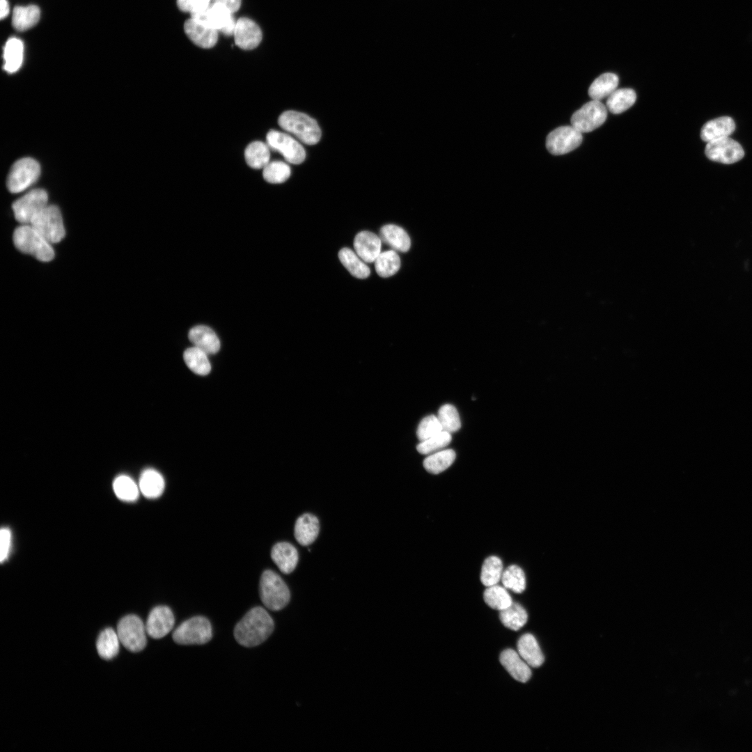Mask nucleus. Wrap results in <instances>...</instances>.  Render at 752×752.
<instances>
[{
    "label": "nucleus",
    "mask_w": 752,
    "mask_h": 752,
    "mask_svg": "<svg viewBox=\"0 0 752 752\" xmlns=\"http://www.w3.org/2000/svg\"><path fill=\"white\" fill-rule=\"evenodd\" d=\"M274 621L267 611L261 606L250 609L237 622L234 636L240 645L254 647L263 643L274 630Z\"/></svg>",
    "instance_id": "f257e3e1"
},
{
    "label": "nucleus",
    "mask_w": 752,
    "mask_h": 752,
    "mask_svg": "<svg viewBox=\"0 0 752 752\" xmlns=\"http://www.w3.org/2000/svg\"><path fill=\"white\" fill-rule=\"evenodd\" d=\"M15 247L21 252L30 254L42 262H49L54 257L52 244L31 224H22L13 235Z\"/></svg>",
    "instance_id": "f03ea898"
},
{
    "label": "nucleus",
    "mask_w": 752,
    "mask_h": 752,
    "mask_svg": "<svg viewBox=\"0 0 752 752\" xmlns=\"http://www.w3.org/2000/svg\"><path fill=\"white\" fill-rule=\"evenodd\" d=\"M279 126L308 145L317 143L321 138V130L316 120L309 116L296 111H284L279 118Z\"/></svg>",
    "instance_id": "7ed1b4c3"
},
{
    "label": "nucleus",
    "mask_w": 752,
    "mask_h": 752,
    "mask_svg": "<svg viewBox=\"0 0 752 752\" xmlns=\"http://www.w3.org/2000/svg\"><path fill=\"white\" fill-rule=\"evenodd\" d=\"M260 597L263 604L269 610L279 611L289 602L290 590L275 572L267 570L261 575L260 580Z\"/></svg>",
    "instance_id": "20e7f679"
},
{
    "label": "nucleus",
    "mask_w": 752,
    "mask_h": 752,
    "mask_svg": "<svg viewBox=\"0 0 752 752\" xmlns=\"http://www.w3.org/2000/svg\"><path fill=\"white\" fill-rule=\"evenodd\" d=\"M212 637L209 620L203 616L192 617L182 622L173 632L172 638L180 645H202Z\"/></svg>",
    "instance_id": "39448f33"
},
{
    "label": "nucleus",
    "mask_w": 752,
    "mask_h": 752,
    "mask_svg": "<svg viewBox=\"0 0 752 752\" xmlns=\"http://www.w3.org/2000/svg\"><path fill=\"white\" fill-rule=\"evenodd\" d=\"M51 244L61 242L65 235L59 208L47 205L29 224Z\"/></svg>",
    "instance_id": "423d86ee"
},
{
    "label": "nucleus",
    "mask_w": 752,
    "mask_h": 752,
    "mask_svg": "<svg viewBox=\"0 0 752 752\" xmlns=\"http://www.w3.org/2000/svg\"><path fill=\"white\" fill-rule=\"evenodd\" d=\"M146 625L137 616L130 614L119 621L117 634L120 643L128 650L137 652L143 650L147 643Z\"/></svg>",
    "instance_id": "0eeeda50"
},
{
    "label": "nucleus",
    "mask_w": 752,
    "mask_h": 752,
    "mask_svg": "<svg viewBox=\"0 0 752 752\" xmlns=\"http://www.w3.org/2000/svg\"><path fill=\"white\" fill-rule=\"evenodd\" d=\"M40 166L33 158L24 157L16 161L9 171L7 178V187L12 193L21 192L39 178Z\"/></svg>",
    "instance_id": "6e6552de"
},
{
    "label": "nucleus",
    "mask_w": 752,
    "mask_h": 752,
    "mask_svg": "<svg viewBox=\"0 0 752 752\" xmlns=\"http://www.w3.org/2000/svg\"><path fill=\"white\" fill-rule=\"evenodd\" d=\"M607 117L606 107L598 100L583 104L572 116L571 125L581 134L593 131L601 126Z\"/></svg>",
    "instance_id": "1a4fd4ad"
},
{
    "label": "nucleus",
    "mask_w": 752,
    "mask_h": 752,
    "mask_svg": "<svg viewBox=\"0 0 752 752\" xmlns=\"http://www.w3.org/2000/svg\"><path fill=\"white\" fill-rule=\"evenodd\" d=\"M48 196L42 189L31 190L15 201L13 205L15 217L22 224H29L47 205Z\"/></svg>",
    "instance_id": "9d476101"
},
{
    "label": "nucleus",
    "mask_w": 752,
    "mask_h": 752,
    "mask_svg": "<svg viewBox=\"0 0 752 752\" xmlns=\"http://www.w3.org/2000/svg\"><path fill=\"white\" fill-rule=\"evenodd\" d=\"M266 141L270 148L279 152L289 163L299 164L305 159L304 147L290 134L272 130L267 134Z\"/></svg>",
    "instance_id": "9b49d317"
},
{
    "label": "nucleus",
    "mask_w": 752,
    "mask_h": 752,
    "mask_svg": "<svg viewBox=\"0 0 752 752\" xmlns=\"http://www.w3.org/2000/svg\"><path fill=\"white\" fill-rule=\"evenodd\" d=\"M582 139V134L572 125L561 126L548 134L546 146L552 155H564L579 147Z\"/></svg>",
    "instance_id": "f8f14e48"
},
{
    "label": "nucleus",
    "mask_w": 752,
    "mask_h": 752,
    "mask_svg": "<svg viewBox=\"0 0 752 752\" xmlns=\"http://www.w3.org/2000/svg\"><path fill=\"white\" fill-rule=\"evenodd\" d=\"M705 153L712 161L727 164L739 161L744 155L742 146L729 136L708 142Z\"/></svg>",
    "instance_id": "ddd939ff"
},
{
    "label": "nucleus",
    "mask_w": 752,
    "mask_h": 752,
    "mask_svg": "<svg viewBox=\"0 0 752 752\" xmlns=\"http://www.w3.org/2000/svg\"><path fill=\"white\" fill-rule=\"evenodd\" d=\"M191 18L208 27L221 31L235 20L233 13L224 4L212 2L201 11L191 13Z\"/></svg>",
    "instance_id": "4468645a"
},
{
    "label": "nucleus",
    "mask_w": 752,
    "mask_h": 752,
    "mask_svg": "<svg viewBox=\"0 0 752 752\" xmlns=\"http://www.w3.org/2000/svg\"><path fill=\"white\" fill-rule=\"evenodd\" d=\"M175 618L171 609L166 606H157L150 612L146 629L148 636L159 639L167 635L173 629Z\"/></svg>",
    "instance_id": "2eb2a0df"
},
{
    "label": "nucleus",
    "mask_w": 752,
    "mask_h": 752,
    "mask_svg": "<svg viewBox=\"0 0 752 752\" xmlns=\"http://www.w3.org/2000/svg\"><path fill=\"white\" fill-rule=\"evenodd\" d=\"M235 44L242 49L251 50L258 46L263 34L259 26L247 17H240L234 33Z\"/></svg>",
    "instance_id": "dca6fc26"
},
{
    "label": "nucleus",
    "mask_w": 752,
    "mask_h": 752,
    "mask_svg": "<svg viewBox=\"0 0 752 752\" xmlns=\"http://www.w3.org/2000/svg\"><path fill=\"white\" fill-rule=\"evenodd\" d=\"M382 240L376 234L361 231L354 237L356 253L365 262L373 263L381 253Z\"/></svg>",
    "instance_id": "f3484780"
},
{
    "label": "nucleus",
    "mask_w": 752,
    "mask_h": 752,
    "mask_svg": "<svg viewBox=\"0 0 752 752\" xmlns=\"http://www.w3.org/2000/svg\"><path fill=\"white\" fill-rule=\"evenodd\" d=\"M184 30L189 39L202 48H211L218 40L217 30L205 26L193 18L184 24Z\"/></svg>",
    "instance_id": "a211bd4d"
},
{
    "label": "nucleus",
    "mask_w": 752,
    "mask_h": 752,
    "mask_svg": "<svg viewBox=\"0 0 752 752\" xmlns=\"http://www.w3.org/2000/svg\"><path fill=\"white\" fill-rule=\"evenodd\" d=\"M499 659L501 665L515 680L526 682L530 679V666L516 651L506 649L501 653Z\"/></svg>",
    "instance_id": "6ab92c4d"
},
{
    "label": "nucleus",
    "mask_w": 752,
    "mask_h": 752,
    "mask_svg": "<svg viewBox=\"0 0 752 752\" xmlns=\"http://www.w3.org/2000/svg\"><path fill=\"white\" fill-rule=\"evenodd\" d=\"M189 338L195 347L207 354L217 353L220 349V341L215 332L205 325H197L189 332Z\"/></svg>",
    "instance_id": "aec40b11"
},
{
    "label": "nucleus",
    "mask_w": 752,
    "mask_h": 752,
    "mask_svg": "<svg viewBox=\"0 0 752 752\" xmlns=\"http://www.w3.org/2000/svg\"><path fill=\"white\" fill-rule=\"evenodd\" d=\"M271 557L279 570L285 574L292 572L298 563V553L295 547L285 542L274 545Z\"/></svg>",
    "instance_id": "412c9836"
},
{
    "label": "nucleus",
    "mask_w": 752,
    "mask_h": 752,
    "mask_svg": "<svg viewBox=\"0 0 752 752\" xmlns=\"http://www.w3.org/2000/svg\"><path fill=\"white\" fill-rule=\"evenodd\" d=\"M735 130V123L729 116H721L707 122L700 132L701 139L710 142L729 136Z\"/></svg>",
    "instance_id": "4be33fe9"
},
{
    "label": "nucleus",
    "mask_w": 752,
    "mask_h": 752,
    "mask_svg": "<svg viewBox=\"0 0 752 752\" xmlns=\"http://www.w3.org/2000/svg\"><path fill=\"white\" fill-rule=\"evenodd\" d=\"M319 521L311 514H304L296 521L295 538L303 546L313 543L319 533Z\"/></svg>",
    "instance_id": "5701e85b"
},
{
    "label": "nucleus",
    "mask_w": 752,
    "mask_h": 752,
    "mask_svg": "<svg viewBox=\"0 0 752 752\" xmlns=\"http://www.w3.org/2000/svg\"><path fill=\"white\" fill-rule=\"evenodd\" d=\"M517 651L530 667L538 668L544 662L545 657L538 643L531 634H525L519 638Z\"/></svg>",
    "instance_id": "b1692460"
},
{
    "label": "nucleus",
    "mask_w": 752,
    "mask_h": 752,
    "mask_svg": "<svg viewBox=\"0 0 752 752\" xmlns=\"http://www.w3.org/2000/svg\"><path fill=\"white\" fill-rule=\"evenodd\" d=\"M381 240L390 246L394 251H407L411 246L410 238L407 232L400 226L387 224L379 230Z\"/></svg>",
    "instance_id": "393cba45"
},
{
    "label": "nucleus",
    "mask_w": 752,
    "mask_h": 752,
    "mask_svg": "<svg viewBox=\"0 0 752 752\" xmlns=\"http://www.w3.org/2000/svg\"><path fill=\"white\" fill-rule=\"evenodd\" d=\"M163 476L153 469H147L140 476L139 487L144 496L156 499L162 495L164 489Z\"/></svg>",
    "instance_id": "a878e982"
},
{
    "label": "nucleus",
    "mask_w": 752,
    "mask_h": 752,
    "mask_svg": "<svg viewBox=\"0 0 752 752\" xmlns=\"http://www.w3.org/2000/svg\"><path fill=\"white\" fill-rule=\"evenodd\" d=\"M3 69L13 73L21 67L24 57L23 42L15 37L9 38L3 47Z\"/></svg>",
    "instance_id": "bb28decb"
},
{
    "label": "nucleus",
    "mask_w": 752,
    "mask_h": 752,
    "mask_svg": "<svg viewBox=\"0 0 752 752\" xmlns=\"http://www.w3.org/2000/svg\"><path fill=\"white\" fill-rule=\"evenodd\" d=\"M40 16V8L36 5L16 6L13 11V26L19 31H26L37 24Z\"/></svg>",
    "instance_id": "cd10ccee"
},
{
    "label": "nucleus",
    "mask_w": 752,
    "mask_h": 752,
    "mask_svg": "<svg viewBox=\"0 0 752 752\" xmlns=\"http://www.w3.org/2000/svg\"><path fill=\"white\" fill-rule=\"evenodd\" d=\"M618 77L611 72H606L596 78L588 89V95L592 100L600 101L608 97L618 85Z\"/></svg>",
    "instance_id": "c85d7f7f"
},
{
    "label": "nucleus",
    "mask_w": 752,
    "mask_h": 752,
    "mask_svg": "<svg viewBox=\"0 0 752 752\" xmlns=\"http://www.w3.org/2000/svg\"><path fill=\"white\" fill-rule=\"evenodd\" d=\"M269 148L267 143L260 141L249 143L244 151L246 164L253 169H263L269 162Z\"/></svg>",
    "instance_id": "c756f323"
},
{
    "label": "nucleus",
    "mask_w": 752,
    "mask_h": 752,
    "mask_svg": "<svg viewBox=\"0 0 752 752\" xmlns=\"http://www.w3.org/2000/svg\"><path fill=\"white\" fill-rule=\"evenodd\" d=\"M636 99V95L633 89H616L607 97L606 107L610 112L618 114L630 108Z\"/></svg>",
    "instance_id": "7c9ffc66"
},
{
    "label": "nucleus",
    "mask_w": 752,
    "mask_h": 752,
    "mask_svg": "<svg viewBox=\"0 0 752 752\" xmlns=\"http://www.w3.org/2000/svg\"><path fill=\"white\" fill-rule=\"evenodd\" d=\"M338 258L341 263L354 276L359 279H366L370 273V270L365 262L352 249L343 248L338 253Z\"/></svg>",
    "instance_id": "2f4dec72"
},
{
    "label": "nucleus",
    "mask_w": 752,
    "mask_h": 752,
    "mask_svg": "<svg viewBox=\"0 0 752 752\" xmlns=\"http://www.w3.org/2000/svg\"><path fill=\"white\" fill-rule=\"evenodd\" d=\"M120 639L117 632L112 628L104 629L99 635L96 648L100 657L109 660L115 657L119 651Z\"/></svg>",
    "instance_id": "473e14b6"
},
{
    "label": "nucleus",
    "mask_w": 752,
    "mask_h": 752,
    "mask_svg": "<svg viewBox=\"0 0 752 752\" xmlns=\"http://www.w3.org/2000/svg\"><path fill=\"white\" fill-rule=\"evenodd\" d=\"M455 456L456 454L452 449H443L430 454L423 460L424 468L431 473H440L453 464Z\"/></svg>",
    "instance_id": "72a5a7b5"
},
{
    "label": "nucleus",
    "mask_w": 752,
    "mask_h": 752,
    "mask_svg": "<svg viewBox=\"0 0 752 752\" xmlns=\"http://www.w3.org/2000/svg\"><path fill=\"white\" fill-rule=\"evenodd\" d=\"M183 358L188 368L196 374L206 375L211 370L207 354L195 346L187 349Z\"/></svg>",
    "instance_id": "f704fd0d"
},
{
    "label": "nucleus",
    "mask_w": 752,
    "mask_h": 752,
    "mask_svg": "<svg viewBox=\"0 0 752 752\" xmlns=\"http://www.w3.org/2000/svg\"><path fill=\"white\" fill-rule=\"evenodd\" d=\"M499 618L505 627L517 631L526 624L528 615L520 604L512 602L510 606L500 611Z\"/></svg>",
    "instance_id": "c9c22d12"
},
{
    "label": "nucleus",
    "mask_w": 752,
    "mask_h": 752,
    "mask_svg": "<svg viewBox=\"0 0 752 752\" xmlns=\"http://www.w3.org/2000/svg\"><path fill=\"white\" fill-rule=\"evenodd\" d=\"M374 263L376 272L383 278L394 275L400 267V257L394 250L380 253Z\"/></svg>",
    "instance_id": "e433bc0d"
},
{
    "label": "nucleus",
    "mask_w": 752,
    "mask_h": 752,
    "mask_svg": "<svg viewBox=\"0 0 752 752\" xmlns=\"http://www.w3.org/2000/svg\"><path fill=\"white\" fill-rule=\"evenodd\" d=\"M483 599L489 607L499 611L503 610L512 604L506 588L497 584L487 587L483 593Z\"/></svg>",
    "instance_id": "4c0bfd02"
},
{
    "label": "nucleus",
    "mask_w": 752,
    "mask_h": 752,
    "mask_svg": "<svg viewBox=\"0 0 752 752\" xmlns=\"http://www.w3.org/2000/svg\"><path fill=\"white\" fill-rule=\"evenodd\" d=\"M503 572L501 560L495 556H489L483 563L480 581L486 587L496 585L501 579Z\"/></svg>",
    "instance_id": "58836bf2"
},
{
    "label": "nucleus",
    "mask_w": 752,
    "mask_h": 752,
    "mask_svg": "<svg viewBox=\"0 0 752 752\" xmlns=\"http://www.w3.org/2000/svg\"><path fill=\"white\" fill-rule=\"evenodd\" d=\"M113 489L116 496L125 501H136L140 491L135 482L126 475H120L114 480Z\"/></svg>",
    "instance_id": "ea45409f"
},
{
    "label": "nucleus",
    "mask_w": 752,
    "mask_h": 752,
    "mask_svg": "<svg viewBox=\"0 0 752 752\" xmlns=\"http://www.w3.org/2000/svg\"><path fill=\"white\" fill-rule=\"evenodd\" d=\"M501 580L506 589L516 593H521L526 588L525 574L517 565H511L503 570Z\"/></svg>",
    "instance_id": "a19ab883"
},
{
    "label": "nucleus",
    "mask_w": 752,
    "mask_h": 752,
    "mask_svg": "<svg viewBox=\"0 0 752 752\" xmlns=\"http://www.w3.org/2000/svg\"><path fill=\"white\" fill-rule=\"evenodd\" d=\"M290 172V168L285 162L273 161L263 168V176L269 183L280 184L289 178Z\"/></svg>",
    "instance_id": "79ce46f5"
},
{
    "label": "nucleus",
    "mask_w": 752,
    "mask_h": 752,
    "mask_svg": "<svg viewBox=\"0 0 752 752\" xmlns=\"http://www.w3.org/2000/svg\"><path fill=\"white\" fill-rule=\"evenodd\" d=\"M437 417L444 431L451 434L459 430L461 427L457 410L452 405H442L438 411Z\"/></svg>",
    "instance_id": "37998d69"
},
{
    "label": "nucleus",
    "mask_w": 752,
    "mask_h": 752,
    "mask_svg": "<svg viewBox=\"0 0 752 752\" xmlns=\"http://www.w3.org/2000/svg\"><path fill=\"white\" fill-rule=\"evenodd\" d=\"M451 434L443 430L426 440L420 441L416 449L421 454L430 455L443 450L451 443Z\"/></svg>",
    "instance_id": "c03bdc74"
},
{
    "label": "nucleus",
    "mask_w": 752,
    "mask_h": 752,
    "mask_svg": "<svg viewBox=\"0 0 752 752\" xmlns=\"http://www.w3.org/2000/svg\"><path fill=\"white\" fill-rule=\"evenodd\" d=\"M443 431L437 416L429 415L420 422L416 434L420 441L426 440Z\"/></svg>",
    "instance_id": "a18cd8bd"
},
{
    "label": "nucleus",
    "mask_w": 752,
    "mask_h": 752,
    "mask_svg": "<svg viewBox=\"0 0 752 752\" xmlns=\"http://www.w3.org/2000/svg\"><path fill=\"white\" fill-rule=\"evenodd\" d=\"M10 546V531L8 528H2L0 531V561L1 563L8 558Z\"/></svg>",
    "instance_id": "49530a36"
},
{
    "label": "nucleus",
    "mask_w": 752,
    "mask_h": 752,
    "mask_svg": "<svg viewBox=\"0 0 752 752\" xmlns=\"http://www.w3.org/2000/svg\"><path fill=\"white\" fill-rule=\"evenodd\" d=\"M242 0H212V2L221 3L226 6L232 13L237 11L241 6Z\"/></svg>",
    "instance_id": "de8ad7c7"
},
{
    "label": "nucleus",
    "mask_w": 752,
    "mask_h": 752,
    "mask_svg": "<svg viewBox=\"0 0 752 752\" xmlns=\"http://www.w3.org/2000/svg\"><path fill=\"white\" fill-rule=\"evenodd\" d=\"M0 17L1 19H3L8 16L10 12L9 3L8 2V0H0Z\"/></svg>",
    "instance_id": "09e8293b"
}]
</instances>
